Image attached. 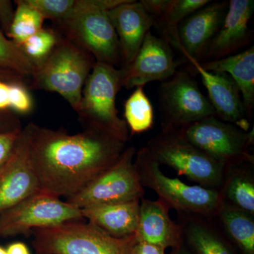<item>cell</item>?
Here are the masks:
<instances>
[{
	"label": "cell",
	"instance_id": "5b68a950",
	"mask_svg": "<svg viewBox=\"0 0 254 254\" xmlns=\"http://www.w3.org/2000/svg\"><path fill=\"white\" fill-rule=\"evenodd\" d=\"M134 165L142 186L153 190L158 199L177 213L213 219L223 203L220 190L190 185L165 175L145 146L136 151Z\"/></svg>",
	"mask_w": 254,
	"mask_h": 254
},
{
	"label": "cell",
	"instance_id": "8d00e7d4",
	"mask_svg": "<svg viewBox=\"0 0 254 254\" xmlns=\"http://www.w3.org/2000/svg\"><path fill=\"white\" fill-rule=\"evenodd\" d=\"M169 254H194L187 247L185 244L177 247V248L172 249L171 252Z\"/></svg>",
	"mask_w": 254,
	"mask_h": 254
},
{
	"label": "cell",
	"instance_id": "ffe728a7",
	"mask_svg": "<svg viewBox=\"0 0 254 254\" xmlns=\"http://www.w3.org/2000/svg\"><path fill=\"white\" fill-rule=\"evenodd\" d=\"M153 21V26L167 42L180 53L178 37L180 23L197 10L208 4L209 0H141Z\"/></svg>",
	"mask_w": 254,
	"mask_h": 254
},
{
	"label": "cell",
	"instance_id": "1f68e13d",
	"mask_svg": "<svg viewBox=\"0 0 254 254\" xmlns=\"http://www.w3.org/2000/svg\"><path fill=\"white\" fill-rule=\"evenodd\" d=\"M21 131L0 133V170L9 160Z\"/></svg>",
	"mask_w": 254,
	"mask_h": 254
},
{
	"label": "cell",
	"instance_id": "ac0fdd59",
	"mask_svg": "<svg viewBox=\"0 0 254 254\" xmlns=\"http://www.w3.org/2000/svg\"><path fill=\"white\" fill-rule=\"evenodd\" d=\"M170 210L161 200L143 197L140 201L139 219L135 234L137 242L165 250L183 245L181 226L170 218Z\"/></svg>",
	"mask_w": 254,
	"mask_h": 254
},
{
	"label": "cell",
	"instance_id": "d590c367",
	"mask_svg": "<svg viewBox=\"0 0 254 254\" xmlns=\"http://www.w3.org/2000/svg\"><path fill=\"white\" fill-rule=\"evenodd\" d=\"M6 250L7 254H31L28 246L21 242L10 244L6 247Z\"/></svg>",
	"mask_w": 254,
	"mask_h": 254
},
{
	"label": "cell",
	"instance_id": "603a6c76",
	"mask_svg": "<svg viewBox=\"0 0 254 254\" xmlns=\"http://www.w3.org/2000/svg\"><path fill=\"white\" fill-rule=\"evenodd\" d=\"M254 162L227 168L220 192L225 203L254 215Z\"/></svg>",
	"mask_w": 254,
	"mask_h": 254
},
{
	"label": "cell",
	"instance_id": "d6a6232c",
	"mask_svg": "<svg viewBox=\"0 0 254 254\" xmlns=\"http://www.w3.org/2000/svg\"><path fill=\"white\" fill-rule=\"evenodd\" d=\"M15 9L13 7V3L9 0H0V25L1 31L7 36L9 33L13 18H14Z\"/></svg>",
	"mask_w": 254,
	"mask_h": 254
},
{
	"label": "cell",
	"instance_id": "6da1fadb",
	"mask_svg": "<svg viewBox=\"0 0 254 254\" xmlns=\"http://www.w3.org/2000/svg\"><path fill=\"white\" fill-rule=\"evenodd\" d=\"M31 158L41 192L60 198L76 194L118 161L127 142L102 132L75 134L30 123Z\"/></svg>",
	"mask_w": 254,
	"mask_h": 254
},
{
	"label": "cell",
	"instance_id": "5bb4252c",
	"mask_svg": "<svg viewBox=\"0 0 254 254\" xmlns=\"http://www.w3.org/2000/svg\"><path fill=\"white\" fill-rule=\"evenodd\" d=\"M229 1H210L184 20L178 28L180 53L186 59L199 62L222 26Z\"/></svg>",
	"mask_w": 254,
	"mask_h": 254
},
{
	"label": "cell",
	"instance_id": "cb8c5ba5",
	"mask_svg": "<svg viewBox=\"0 0 254 254\" xmlns=\"http://www.w3.org/2000/svg\"><path fill=\"white\" fill-rule=\"evenodd\" d=\"M244 254H254V215L223 201L214 218Z\"/></svg>",
	"mask_w": 254,
	"mask_h": 254
},
{
	"label": "cell",
	"instance_id": "83f0119b",
	"mask_svg": "<svg viewBox=\"0 0 254 254\" xmlns=\"http://www.w3.org/2000/svg\"><path fill=\"white\" fill-rule=\"evenodd\" d=\"M60 34L52 28H42L23 42L20 48L35 66L43 63L54 49Z\"/></svg>",
	"mask_w": 254,
	"mask_h": 254
},
{
	"label": "cell",
	"instance_id": "836d02e7",
	"mask_svg": "<svg viewBox=\"0 0 254 254\" xmlns=\"http://www.w3.org/2000/svg\"><path fill=\"white\" fill-rule=\"evenodd\" d=\"M4 78L0 76V112L11 111L9 110V84Z\"/></svg>",
	"mask_w": 254,
	"mask_h": 254
},
{
	"label": "cell",
	"instance_id": "e575fe53",
	"mask_svg": "<svg viewBox=\"0 0 254 254\" xmlns=\"http://www.w3.org/2000/svg\"><path fill=\"white\" fill-rule=\"evenodd\" d=\"M165 250L157 246L137 242L133 246L131 254H165Z\"/></svg>",
	"mask_w": 254,
	"mask_h": 254
},
{
	"label": "cell",
	"instance_id": "44dd1931",
	"mask_svg": "<svg viewBox=\"0 0 254 254\" xmlns=\"http://www.w3.org/2000/svg\"><path fill=\"white\" fill-rule=\"evenodd\" d=\"M178 213L184 244L194 254H235L215 220Z\"/></svg>",
	"mask_w": 254,
	"mask_h": 254
},
{
	"label": "cell",
	"instance_id": "8fae6325",
	"mask_svg": "<svg viewBox=\"0 0 254 254\" xmlns=\"http://www.w3.org/2000/svg\"><path fill=\"white\" fill-rule=\"evenodd\" d=\"M162 131L179 130L216 113L190 73L177 71L159 88Z\"/></svg>",
	"mask_w": 254,
	"mask_h": 254
},
{
	"label": "cell",
	"instance_id": "2e32d148",
	"mask_svg": "<svg viewBox=\"0 0 254 254\" xmlns=\"http://www.w3.org/2000/svg\"><path fill=\"white\" fill-rule=\"evenodd\" d=\"M200 76L208 93V100L217 117L249 131L251 124L246 115L240 90L235 82L225 73L211 72L202 67L199 62L187 59Z\"/></svg>",
	"mask_w": 254,
	"mask_h": 254
},
{
	"label": "cell",
	"instance_id": "8992f818",
	"mask_svg": "<svg viewBox=\"0 0 254 254\" xmlns=\"http://www.w3.org/2000/svg\"><path fill=\"white\" fill-rule=\"evenodd\" d=\"M35 254H131L136 236L117 238L86 220L35 230Z\"/></svg>",
	"mask_w": 254,
	"mask_h": 254
},
{
	"label": "cell",
	"instance_id": "7402d4cb",
	"mask_svg": "<svg viewBox=\"0 0 254 254\" xmlns=\"http://www.w3.org/2000/svg\"><path fill=\"white\" fill-rule=\"evenodd\" d=\"M200 64L207 71L229 73L240 90L246 115L250 120L254 108V47L238 54Z\"/></svg>",
	"mask_w": 254,
	"mask_h": 254
},
{
	"label": "cell",
	"instance_id": "4dcf8cb0",
	"mask_svg": "<svg viewBox=\"0 0 254 254\" xmlns=\"http://www.w3.org/2000/svg\"><path fill=\"white\" fill-rule=\"evenodd\" d=\"M0 76L11 83H23L28 87L24 78L14 72L0 68ZM23 127L18 115L11 111L0 112V133H12L21 131Z\"/></svg>",
	"mask_w": 254,
	"mask_h": 254
},
{
	"label": "cell",
	"instance_id": "4316f807",
	"mask_svg": "<svg viewBox=\"0 0 254 254\" xmlns=\"http://www.w3.org/2000/svg\"><path fill=\"white\" fill-rule=\"evenodd\" d=\"M0 68L16 73L27 81L28 86L35 70L34 64L23 53L20 46L5 36L1 30H0Z\"/></svg>",
	"mask_w": 254,
	"mask_h": 254
},
{
	"label": "cell",
	"instance_id": "52a82bcc",
	"mask_svg": "<svg viewBox=\"0 0 254 254\" xmlns=\"http://www.w3.org/2000/svg\"><path fill=\"white\" fill-rule=\"evenodd\" d=\"M145 148L160 165H168L197 185L221 188L226 166L187 141L177 130H161Z\"/></svg>",
	"mask_w": 254,
	"mask_h": 254
},
{
	"label": "cell",
	"instance_id": "7c38bea8",
	"mask_svg": "<svg viewBox=\"0 0 254 254\" xmlns=\"http://www.w3.org/2000/svg\"><path fill=\"white\" fill-rule=\"evenodd\" d=\"M31 126L20 132L11 156L0 170V213L41 191L31 158Z\"/></svg>",
	"mask_w": 254,
	"mask_h": 254
},
{
	"label": "cell",
	"instance_id": "277c9868",
	"mask_svg": "<svg viewBox=\"0 0 254 254\" xmlns=\"http://www.w3.org/2000/svg\"><path fill=\"white\" fill-rule=\"evenodd\" d=\"M95 63L86 50L60 34L48 58L35 66L28 89L58 93L76 113L83 86Z\"/></svg>",
	"mask_w": 254,
	"mask_h": 254
},
{
	"label": "cell",
	"instance_id": "9c48e42d",
	"mask_svg": "<svg viewBox=\"0 0 254 254\" xmlns=\"http://www.w3.org/2000/svg\"><path fill=\"white\" fill-rule=\"evenodd\" d=\"M83 220L81 209L41 191L0 213V237H27L38 229Z\"/></svg>",
	"mask_w": 254,
	"mask_h": 254
},
{
	"label": "cell",
	"instance_id": "9a60e30c",
	"mask_svg": "<svg viewBox=\"0 0 254 254\" xmlns=\"http://www.w3.org/2000/svg\"><path fill=\"white\" fill-rule=\"evenodd\" d=\"M118 36L122 63L128 66L134 60L153 21L143 5L134 0H125L108 11Z\"/></svg>",
	"mask_w": 254,
	"mask_h": 254
},
{
	"label": "cell",
	"instance_id": "f1b7e54d",
	"mask_svg": "<svg viewBox=\"0 0 254 254\" xmlns=\"http://www.w3.org/2000/svg\"><path fill=\"white\" fill-rule=\"evenodd\" d=\"M44 17L55 23L63 21L72 13L77 0H26Z\"/></svg>",
	"mask_w": 254,
	"mask_h": 254
},
{
	"label": "cell",
	"instance_id": "7a4b0ae2",
	"mask_svg": "<svg viewBox=\"0 0 254 254\" xmlns=\"http://www.w3.org/2000/svg\"><path fill=\"white\" fill-rule=\"evenodd\" d=\"M125 0H77L72 13L56 23L60 34L92 55L95 61L118 66L122 63L118 36L108 11Z\"/></svg>",
	"mask_w": 254,
	"mask_h": 254
},
{
	"label": "cell",
	"instance_id": "4fadbf2b",
	"mask_svg": "<svg viewBox=\"0 0 254 254\" xmlns=\"http://www.w3.org/2000/svg\"><path fill=\"white\" fill-rule=\"evenodd\" d=\"M172 48L164 38L148 32L134 60L123 66V88L131 89L171 78L179 66Z\"/></svg>",
	"mask_w": 254,
	"mask_h": 254
},
{
	"label": "cell",
	"instance_id": "d4e9b609",
	"mask_svg": "<svg viewBox=\"0 0 254 254\" xmlns=\"http://www.w3.org/2000/svg\"><path fill=\"white\" fill-rule=\"evenodd\" d=\"M125 121L131 135L148 131L154 123V110L143 86L136 87L125 103Z\"/></svg>",
	"mask_w": 254,
	"mask_h": 254
},
{
	"label": "cell",
	"instance_id": "3957f363",
	"mask_svg": "<svg viewBox=\"0 0 254 254\" xmlns=\"http://www.w3.org/2000/svg\"><path fill=\"white\" fill-rule=\"evenodd\" d=\"M124 68L95 63L87 78L76 111L84 129H92L127 142L129 130L119 117L117 95L123 88Z\"/></svg>",
	"mask_w": 254,
	"mask_h": 254
},
{
	"label": "cell",
	"instance_id": "d6986e66",
	"mask_svg": "<svg viewBox=\"0 0 254 254\" xmlns=\"http://www.w3.org/2000/svg\"><path fill=\"white\" fill-rule=\"evenodd\" d=\"M140 201L119 202L91 205L81 209L86 221L117 238L136 234L139 219Z\"/></svg>",
	"mask_w": 254,
	"mask_h": 254
},
{
	"label": "cell",
	"instance_id": "ba28073f",
	"mask_svg": "<svg viewBox=\"0 0 254 254\" xmlns=\"http://www.w3.org/2000/svg\"><path fill=\"white\" fill-rule=\"evenodd\" d=\"M183 138L226 166L254 162V128L246 131L236 125L209 117L177 130Z\"/></svg>",
	"mask_w": 254,
	"mask_h": 254
},
{
	"label": "cell",
	"instance_id": "74e56055",
	"mask_svg": "<svg viewBox=\"0 0 254 254\" xmlns=\"http://www.w3.org/2000/svg\"><path fill=\"white\" fill-rule=\"evenodd\" d=\"M0 254H6V248L3 247L2 246H0Z\"/></svg>",
	"mask_w": 254,
	"mask_h": 254
},
{
	"label": "cell",
	"instance_id": "30bf717a",
	"mask_svg": "<svg viewBox=\"0 0 254 254\" xmlns=\"http://www.w3.org/2000/svg\"><path fill=\"white\" fill-rule=\"evenodd\" d=\"M136 153L133 145L127 146L116 163L76 194L66 198V201L81 209L104 203L141 200L145 190L134 165Z\"/></svg>",
	"mask_w": 254,
	"mask_h": 254
},
{
	"label": "cell",
	"instance_id": "f546056e",
	"mask_svg": "<svg viewBox=\"0 0 254 254\" xmlns=\"http://www.w3.org/2000/svg\"><path fill=\"white\" fill-rule=\"evenodd\" d=\"M9 102V110L16 115H27L34 106L29 89L23 83H10Z\"/></svg>",
	"mask_w": 254,
	"mask_h": 254
},
{
	"label": "cell",
	"instance_id": "484cf974",
	"mask_svg": "<svg viewBox=\"0 0 254 254\" xmlns=\"http://www.w3.org/2000/svg\"><path fill=\"white\" fill-rule=\"evenodd\" d=\"M14 18L7 38L21 46L23 42L43 28L45 18L26 0L15 1Z\"/></svg>",
	"mask_w": 254,
	"mask_h": 254
},
{
	"label": "cell",
	"instance_id": "e0dca14e",
	"mask_svg": "<svg viewBox=\"0 0 254 254\" xmlns=\"http://www.w3.org/2000/svg\"><path fill=\"white\" fill-rule=\"evenodd\" d=\"M254 11V0H230L222 26L210 43L203 60L220 59L247 46L252 38L249 25Z\"/></svg>",
	"mask_w": 254,
	"mask_h": 254
}]
</instances>
